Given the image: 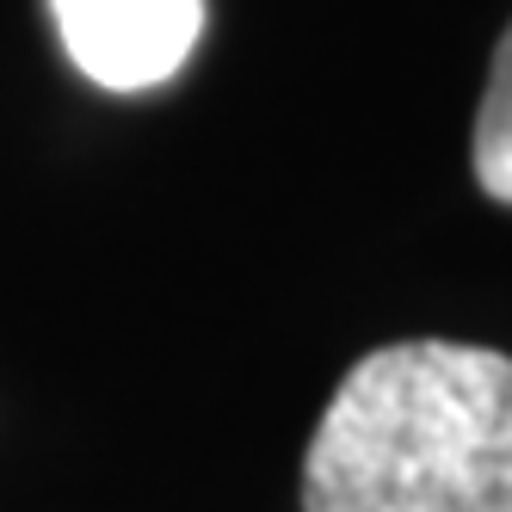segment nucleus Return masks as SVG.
I'll list each match as a JSON object with an SVG mask.
<instances>
[{"mask_svg": "<svg viewBox=\"0 0 512 512\" xmlns=\"http://www.w3.org/2000/svg\"><path fill=\"white\" fill-rule=\"evenodd\" d=\"M303 512H512V358L457 340L358 358L309 438Z\"/></svg>", "mask_w": 512, "mask_h": 512, "instance_id": "obj_1", "label": "nucleus"}, {"mask_svg": "<svg viewBox=\"0 0 512 512\" xmlns=\"http://www.w3.org/2000/svg\"><path fill=\"white\" fill-rule=\"evenodd\" d=\"M68 62L112 93L173 81L204 31V0H50Z\"/></svg>", "mask_w": 512, "mask_h": 512, "instance_id": "obj_2", "label": "nucleus"}, {"mask_svg": "<svg viewBox=\"0 0 512 512\" xmlns=\"http://www.w3.org/2000/svg\"><path fill=\"white\" fill-rule=\"evenodd\" d=\"M475 186L494 204H512V25L494 44L488 93L475 105Z\"/></svg>", "mask_w": 512, "mask_h": 512, "instance_id": "obj_3", "label": "nucleus"}]
</instances>
